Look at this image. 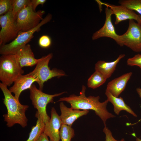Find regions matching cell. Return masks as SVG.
<instances>
[{
  "mask_svg": "<svg viewBox=\"0 0 141 141\" xmlns=\"http://www.w3.org/2000/svg\"><path fill=\"white\" fill-rule=\"evenodd\" d=\"M86 89V87L83 85L79 95H71L68 97L60 98L57 102L65 101L70 104V108L73 109L94 111L96 114L103 121L104 127H106L107 120L115 117L107 109L109 101L107 99L103 102H100V97L98 96L86 97L85 95Z\"/></svg>",
  "mask_w": 141,
  "mask_h": 141,
  "instance_id": "cell-1",
  "label": "cell"
},
{
  "mask_svg": "<svg viewBox=\"0 0 141 141\" xmlns=\"http://www.w3.org/2000/svg\"><path fill=\"white\" fill-rule=\"evenodd\" d=\"M0 88L4 96L3 103L7 109V114L3 115L7 126L10 127L17 124L23 128L25 127L28 120L25 112L29 106L21 104L19 100L12 95L7 86L2 83H0Z\"/></svg>",
  "mask_w": 141,
  "mask_h": 141,
  "instance_id": "cell-2",
  "label": "cell"
},
{
  "mask_svg": "<svg viewBox=\"0 0 141 141\" xmlns=\"http://www.w3.org/2000/svg\"><path fill=\"white\" fill-rule=\"evenodd\" d=\"M24 73L16 54L2 55L0 58V80L2 83L9 86Z\"/></svg>",
  "mask_w": 141,
  "mask_h": 141,
  "instance_id": "cell-3",
  "label": "cell"
},
{
  "mask_svg": "<svg viewBox=\"0 0 141 141\" xmlns=\"http://www.w3.org/2000/svg\"><path fill=\"white\" fill-rule=\"evenodd\" d=\"M53 55L50 53L38 59L34 69L28 74L34 77L39 86V89L42 91L44 83L54 77L60 78L66 76V74L62 70L54 68L51 70L48 66Z\"/></svg>",
  "mask_w": 141,
  "mask_h": 141,
  "instance_id": "cell-4",
  "label": "cell"
},
{
  "mask_svg": "<svg viewBox=\"0 0 141 141\" xmlns=\"http://www.w3.org/2000/svg\"><path fill=\"white\" fill-rule=\"evenodd\" d=\"M52 17L51 15L49 14L34 28L26 32H20L16 38L11 42L0 46V54H16L19 50L27 45L33 38V34L35 32L39 31L42 26L51 20Z\"/></svg>",
  "mask_w": 141,
  "mask_h": 141,
  "instance_id": "cell-5",
  "label": "cell"
},
{
  "mask_svg": "<svg viewBox=\"0 0 141 141\" xmlns=\"http://www.w3.org/2000/svg\"><path fill=\"white\" fill-rule=\"evenodd\" d=\"M29 90L30 98L32 104L34 108L37 109L40 118L45 124L49 121L50 119L46 111L47 104L53 102L55 97L60 96L67 92L64 91L53 95L49 94L38 89L33 84Z\"/></svg>",
  "mask_w": 141,
  "mask_h": 141,
  "instance_id": "cell-6",
  "label": "cell"
},
{
  "mask_svg": "<svg viewBox=\"0 0 141 141\" xmlns=\"http://www.w3.org/2000/svg\"><path fill=\"white\" fill-rule=\"evenodd\" d=\"M45 13L43 10L34 11L31 4L21 10L15 17L20 32L27 31L36 27L43 19Z\"/></svg>",
  "mask_w": 141,
  "mask_h": 141,
  "instance_id": "cell-7",
  "label": "cell"
},
{
  "mask_svg": "<svg viewBox=\"0 0 141 141\" xmlns=\"http://www.w3.org/2000/svg\"><path fill=\"white\" fill-rule=\"evenodd\" d=\"M119 39L123 46L125 45L136 52L141 51V24L133 20H129L127 31L119 35Z\"/></svg>",
  "mask_w": 141,
  "mask_h": 141,
  "instance_id": "cell-8",
  "label": "cell"
},
{
  "mask_svg": "<svg viewBox=\"0 0 141 141\" xmlns=\"http://www.w3.org/2000/svg\"><path fill=\"white\" fill-rule=\"evenodd\" d=\"M0 45L14 40L20 32L15 18L12 12L0 16Z\"/></svg>",
  "mask_w": 141,
  "mask_h": 141,
  "instance_id": "cell-9",
  "label": "cell"
},
{
  "mask_svg": "<svg viewBox=\"0 0 141 141\" xmlns=\"http://www.w3.org/2000/svg\"><path fill=\"white\" fill-rule=\"evenodd\" d=\"M105 20L103 27L94 33L92 39L95 40L102 37H108L114 40L121 46H122L119 39V35L116 33L114 26L111 21V16L113 14L111 9L106 7L105 9Z\"/></svg>",
  "mask_w": 141,
  "mask_h": 141,
  "instance_id": "cell-10",
  "label": "cell"
},
{
  "mask_svg": "<svg viewBox=\"0 0 141 141\" xmlns=\"http://www.w3.org/2000/svg\"><path fill=\"white\" fill-rule=\"evenodd\" d=\"M102 4L110 8L113 14L115 16V25L127 20H133L138 23L141 24V16L136 14L133 10L121 5H115L107 3Z\"/></svg>",
  "mask_w": 141,
  "mask_h": 141,
  "instance_id": "cell-11",
  "label": "cell"
},
{
  "mask_svg": "<svg viewBox=\"0 0 141 141\" xmlns=\"http://www.w3.org/2000/svg\"><path fill=\"white\" fill-rule=\"evenodd\" d=\"M62 123L55 108L51 111V117L49 121L45 124L43 133L49 138L50 141H59L60 131Z\"/></svg>",
  "mask_w": 141,
  "mask_h": 141,
  "instance_id": "cell-12",
  "label": "cell"
},
{
  "mask_svg": "<svg viewBox=\"0 0 141 141\" xmlns=\"http://www.w3.org/2000/svg\"><path fill=\"white\" fill-rule=\"evenodd\" d=\"M59 106L61 111L60 117L62 124L71 126L78 118L87 115L89 111V110H80L68 108L62 101L60 102Z\"/></svg>",
  "mask_w": 141,
  "mask_h": 141,
  "instance_id": "cell-13",
  "label": "cell"
},
{
  "mask_svg": "<svg viewBox=\"0 0 141 141\" xmlns=\"http://www.w3.org/2000/svg\"><path fill=\"white\" fill-rule=\"evenodd\" d=\"M36 79L28 74L22 75L15 81L13 85L9 89L11 93H14V96L17 100L21 92L24 91L29 89L34 82Z\"/></svg>",
  "mask_w": 141,
  "mask_h": 141,
  "instance_id": "cell-14",
  "label": "cell"
},
{
  "mask_svg": "<svg viewBox=\"0 0 141 141\" xmlns=\"http://www.w3.org/2000/svg\"><path fill=\"white\" fill-rule=\"evenodd\" d=\"M132 74L129 72L115 78L107 84L106 89L114 96L118 97L125 90Z\"/></svg>",
  "mask_w": 141,
  "mask_h": 141,
  "instance_id": "cell-15",
  "label": "cell"
},
{
  "mask_svg": "<svg viewBox=\"0 0 141 141\" xmlns=\"http://www.w3.org/2000/svg\"><path fill=\"white\" fill-rule=\"evenodd\" d=\"M16 54L22 68L25 67L33 66L37 62L38 59L35 58L29 44H27L21 49Z\"/></svg>",
  "mask_w": 141,
  "mask_h": 141,
  "instance_id": "cell-16",
  "label": "cell"
},
{
  "mask_svg": "<svg viewBox=\"0 0 141 141\" xmlns=\"http://www.w3.org/2000/svg\"><path fill=\"white\" fill-rule=\"evenodd\" d=\"M125 56V54H121L115 60L112 62L99 61L95 64V70L101 73L108 79L111 77L114 72L118 63L120 60Z\"/></svg>",
  "mask_w": 141,
  "mask_h": 141,
  "instance_id": "cell-17",
  "label": "cell"
},
{
  "mask_svg": "<svg viewBox=\"0 0 141 141\" xmlns=\"http://www.w3.org/2000/svg\"><path fill=\"white\" fill-rule=\"evenodd\" d=\"M105 94L107 97V100L113 105L114 111L116 114L119 115L121 111L124 110L134 117L137 116L130 106L125 103L121 97L118 98L114 96L107 89Z\"/></svg>",
  "mask_w": 141,
  "mask_h": 141,
  "instance_id": "cell-18",
  "label": "cell"
},
{
  "mask_svg": "<svg viewBox=\"0 0 141 141\" xmlns=\"http://www.w3.org/2000/svg\"><path fill=\"white\" fill-rule=\"evenodd\" d=\"M35 116L37 118L36 125L32 128L29 134V137L26 141H36L43 132L45 124L40 118L37 111Z\"/></svg>",
  "mask_w": 141,
  "mask_h": 141,
  "instance_id": "cell-19",
  "label": "cell"
},
{
  "mask_svg": "<svg viewBox=\"0 0 141 141\" xmlns=\"http://www.w3.org/2000/svg\"><path fill=\"white\" fill-rule=\"evenodd\" d=\"M107 79L101 73L95 70L88 79L87 85L89 88L95 89L104 84Z\"/></svg>",
  "mask_w": 141,
  "mask_h": 141,
  "instance_id": "cell-20",
  "label": "cell"
},
{
  "mask_svg": "<svg viewBox=\"0 0 141 141\" xmlns=\"http://www.w3.org/2000/svg\"><path fill=\"white\" fill-rule=\"evenodd\" d=\"M59 135L61 141H71L75 136V132L72 126L62 124Z\"/></svg>",
  "mask_w": 141,
  "mask_h": 141,
  "instance_id": "cell-21",
  "label": "cell"
},
{
  "mask_svg": "<svg viewBox=\"0 0 141 141\" xmlns=\"http://www.w3.org/2000/svg\"><path fill=\"white\" fill-rule=\"evenodd\" d=\"M118 2L120 5L136 11L141 16V0H120Z\"/></svg>",
  "mask_w": 141,
  "mask_h": 141,
  "instance_id": "cell-22",
  "label": "cell"
},
{
  "mask_svg": "<svg viewBox=\"0 0 141 141\" xmlns=\"http://www.w3.org/2000/svg\"><path fill=\"white\" fill-rule=\"evenodd\" d=\"M31 2L30 0H13V7L12 11L13 16L15 18L20 11L31 4Z\"/></svg>",
  "mask_w": 141,
  "mask_h": 141,
  "instance_id": "cell-23",
  "label": "cell"
},
{
  "mask_svg": "<svg viewBox=\"0 0 141 141\" xmlns=\"http://www.w3.org/2000/svg\"><path fill=\"white\" fill-rule=\"evenodd\" d=\"M13 7V0H0V16L12 12Z\"/></svg>",
  "mask_w": 141,
  "mask_h": 141,
  "instance_id": "cell-24",
  "label": "cell"
},
{
  "mask_svg": "<svg viewBox=\"0 0 141 141\" xmlns=\"http://www.w3.org/2000/svg\"><path fill=\"white\" fill-rule=\"evenodd\" d=\"M127 64L131 66H138L141 69V54H137L132 57L129 58L127 61Z\"/></svg>",
  "mask_w": 141,
  "mask_h": 141,
  "instance_id": "cell-25",
  "label": "cell"
},
{
  "mask_svg": "<svg viewBox=\"0 0 141 141\" xmlns=\"http://www.w3.org/2000/svg\"><path fill=\"white\" fill-rule=\"evenodd\" d=\"M51 44V40L50 37L47 35H43L39 38L38 44L41 48H47L49 47Z\"/></svg>",
  "mask_w": 141,
  "mask_h": 141,
  "instance_id": "cell-26",
  "label": "cell"
},
{
  "mask_svg": "<svg viewBox=\"0 0 141 141\" xmlns=\"http://www.w3.org/2000/svg\"><path fill=\"white\" fill-rule=\"evenodd\" d=\"M103 131L105 134V141H125L123 138L120 140H116L113 136L111 131L107 127H104Z\"/></svg>",
  "mask_w": 141,
  "mask_h": 141,
  "instance_id": "cell-27",
  "label": "cell"
},
{
  "mask_svg": "<svg viewBox=\"0 0 141 141\" xmlns=\"http://www.w3.org/2000/svg\"><path fill=\"white\" fill-rule=\"evenodd\" d=\"M46 1V0H31V4L33 10L36 11V9L37 6L40 4L43 5Z\"/></svg>",
  "mask_w": 141,
  "mask_h": 141,
  "instance_id": "cell-28",
  "label": "cell"
},
{
  "mask_svg": "<svg viewBox=\"0 0 141 141\" xmlns=\"http://www.w3.org/2000/svg\"><path fill=\"white\" fill-rule=\"evenodd\" d=\"M36 141H50L49 140L48 137L44 133L40 136Z\"/></svg>",
  "mask_w": 141,
  "mask_h": 141,
  "instance_id": "cell-29",
  "label": "cell"
},
{
  "mask_svg": "<svg viewBox=\"0 0 141 141\" xmlns=\"http://www.w3.org/2000/svg\"><path fill=\"white\" fill-rule=\"evenodd\" d=\"M136 90L139 97L141 98V88H137L136 89Z\"/></svg>",
  "mask_w": 141,
  "mask_h": 141,
  "instance_id": "cell-30",
  "label": "cell"
},
{
  "mask_svg": "<svg viewBox=\"0 0 141 141\" xmlns=\"http://www.w3.org/2000/svg\"><path fill=\"white\" fill-rule=\"evenodd\" d=\"M136 141H141V139L139 138H137L136 139Z\"/></svg>",
  "mask_w": 141,
  "mask_h": 141,
  "instance_id": "cell-31",
  "label": "cell"
},
{
  "mask_svg": "<svg viewBox=\"0 0 141 141\" xmlns=\"http://www.w3.org/2000/svg\"><path fill=\"white\" fill-rule=\"evenodd\" d=\"M141 120V119H140L139 121V122Z\"/></svg>",
  "mask_w": 141,
  "mask_h": 141,
  "instance_id": "cell-32",
  "label": "cell"
}]
</instances>
